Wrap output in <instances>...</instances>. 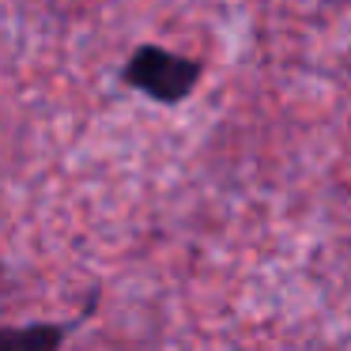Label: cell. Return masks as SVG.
Here are the masks:
<instances>
[{
  "label": "cell",
  "mask_w": 351,
  "mask_h": 351,
  "mask_svg": "<svg viewBox=\"0 0 351 351\" xmlns=\"http://www.w3.org/2000/svg\"><path fill=\"white\" fill-rule=\"evenodd\" d=\"M200 76H204V61L162 46H136L129 53V61L121 64V84L152 102H162V106L185 102L197 91Z\"/></svg>",
  "instance_id": "1"
},
{
  "label": "cell",
  "mask_w": 351,
  "mask_h": 351,
  "mask_svg": "<svg viewBox=\"0 0 351 351\" xmlns=\"http://www.w3.org/2000/svg\"><path fill=\"white\" fill-rule=\"evenodd\" d=\"M80 321H38V325L0 328V351H61Z\"/></svg>",
  "instance_id": "2"
}]
</instances>
